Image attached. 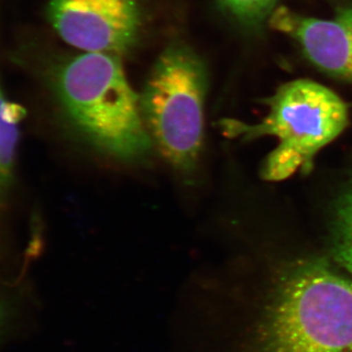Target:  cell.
I'll list each match as a JSON object with an SVG mask.
<instances>
[{
  "mask_svg": "<svg viewBox=\"0 0 352 352\" xmlns=\"http://www.w3.org/2000/svg\"><path fill=\"white\" fill-rule=\"evenodd\" d=\"M171 352H352V280L287 264L254 295L176 314Z\"/></svg>",
  "mask_w": 352,
  "mask_h": 352,
  "instance_id": "1",
  "label": "cell"
},
{
  "mask_svg": "<svg viewBox=\"0 0 352 352\" xmlns=\"http://www.w3.org/2000/svg\"><path fill=\"white\" fill-rule=\"evenodd\" d=\"M57 94L74 129L95 149L127 163L149 157L153 143L140 99L119 56L85 53L76 57L59 72Z\"/></svg>",
  "mask_w": 352,
  "mask_h": 352,
  "instance_id": "2",
  "label": "cell"
},
{
  "mask_svg": "<svg viewBox=\"0 0 352 352\" xmlns=\"http://www.w3.org/2000/svg\"><path fill=\"white\" fill-rule=\"evenodd\" d=\"M270 113L258 124L224 120L221 127L230 138L252 140L276 136L279 144L261 166L268 182L287 179L314 168L315 155L338 138L349 124L346 103L324 85L298 80L282 85L268 101Z\"/></svg>",
  "mask_w": 352,
  "mask_h": 352,
  "instance_id": "3",
  "label": "cell"
},
{
  "mask_svg": "<svg viewBox=\"0 0 352 352\" xmlns=\"http://www.w3.org/2000/svg\"><path fill=\"white\" fill-rule=\"evenodd\" d=\"M207 76L198 56L182 45L164 50L140 98L148 133L166 163L189 177L200 163Z\"/></svg>",
  "mask_w": 352,
  "mask_h": 352,
  "instance_id": "4",
  "label": "cell"
},
{
  "mask_svg": "<svg viewBox=\"0 0 352 352\" xmlns=\"http://www.w3.org/2000/svg\"><path fill=\"white\" fill-rule=\"evenodd\" d=\"M48 14L60 38L85 53L122 54L140 25L134 0H50Z\"/></svg>",
  "mask_w": 352,
  "mask_h": 352,
  "instance_id": "5",
  "label": "cell"
},
{
  "mask_svg": "<svg viewBox=\"0 0 352 352\" xmlns=\"http://www.w3.org/2000/svg\"><path fill=\"white\" fill-rule=\"evenodd\" d=\"M270 24L298 41L315 66L352 80V8L342 9L329 20L278 8L271 13Z\"/></svg>",
  "mask_w": 352,
  "mask_h": 352,
  "instance_id": "6",
  "label": "cell"
},
{
  "mask_svg": "<svg viewBox=\"0 0 352 352\" xmlns=\"http://www.w3.org/2000/svg\"><path fill=\"white\" fill-rule=\"evenodd\" d=\"M24 117L25 109L7 99L0 87V198L12 183L20 124Z\"/></svg>",
  "mask_w": 352,
  "mask_h": 352,
  "instance_id": "7",
  "label": "cell"
},
{
  "mask_svg": "<svg viewBox=\"0 0 352 352\" xmlns=\"http://www.w3.org/2000/svg\"><path fill=\"white\" fill-rule=\"evenodd\" d=\"M331 234L333 258L352 280V182L336 206Z\"/></svg>",
  "mask_w": 352,
  "mask_h": 352,
  "instance_id": "8",
  "label": "cell"
},
{
  "mask_svg": "<svg viewBox=\"0 0 352 352\" xmlns=\"http://www.w3.org/2000/svg\"><path fill=\"white\" fill-rule=\"evenodd\" d=\"M277 0H221L222 3L238 19L256 23L270 16Z\"/></svg>",
  "mask_w": 352,
  "mask_h": 352,
  "instance_id": "9",
  "label": "cell"
},
{
  "mask_svg": "<svg viewBox=\"0 0 352 352\" xmlns=\"http://www.w3.org/2000/svg\"><path fill=\"white\" fill-rule=\"evenodd\" d=\"M4 310L2 307L1 303H0V325H1L2 321H3Z\"/></svg>",
  "mask_w": 352,
  "mask_h": 352,
  "instance_id": "10",
  "label": "cell"
}]
</instances>
